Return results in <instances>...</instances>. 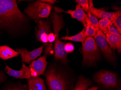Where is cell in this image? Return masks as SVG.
Instances as JSON below:
<instances>
[{
  "label": "cell",
  "instance_id": "obj_1",
  "mask_svg": "<svg viewBox=\"0 0 121 90\" xmlns=\"http://www.w3.org/2000/svg\"><path fill=\"white\" fill-rule=\"evenodd\" d=\"M28 21L27 16L18 8L16 0H0V29L18 32Z\"/></svg>",
  "mask_w": 121,
  "mask_h": 90
},
{
  "label": "cell",
  "instance_id": "obj_2",
  "mask_svg": "<svg viewBox=\"0 0 121 90\" xmlns=\"http://www.w3.org/2000/svg\"><path fill=\"white\" fill-rule=\"evenodd\" d=\"M51 19L53 24L55 40L54 41V57L56 59L59 60L64 64L67 62V53L65 51V44L60 41L59 38L60 31L64 27L63 17L58 13L53 12L51 15Z\"/></svg>",
  "mask_w": 121,
  "mask_h": 90
},
{
  "label": "cell",
  "instance_id": "obj_3",
  "mask_svg": "<svg viewBox=\"0 0 121 90\" xmlns=\"http://www.w3.org/2000/svg\"><path fill=\"white\" fill-rule=\"evenodd\" d=\"M82 51L83 64L92 65L99 59L100 57L98 47L93 36H87L82 43Z\"/></svg>",
  "mask_w": 121,
  "mask_h": 90
},
{
  "label": "cell",
  "instance_id": "obj_4",
  "mask_svg": "<svg viewBox=\"0 0 121 90\" xmlns=\"http://www.w3.org/2000/svg\"><path fill=\"white\" fill-rule=\"evenodd\" d=\"M52 5L37 0L28 4L24 12L35 22L41 19L47 18L50 15Z\"/></svg>",
  "mask_w": 121,
  "mask_h": 90
},
{
  "label": "cell",
  "instance_id": "obj_5",
  "mask_svg": "<svg viewBox=\"0 0 121 90\" xmlns=\"http://www.w3.org/2000/svg\"><path fill=\"white\" fill-rule=\"evenodd\" d=\"M46 80L50 90H66L65 77L54 68H51L45 74Z\"/></svg>",
  "mask_w": 121,
  "mask_h": 90
},
{
  "label": "cell",
  "instance_id": "obj_6",
  "mask_svg": "<svg viewBox=\"0 0 121 90\" xmlns=\"http://www.w3.org/2000/svg\"><path fill=\"white\" fill-rule=\"evenodd\" d=\"M36 26L35 29V37L37 41L41 42L45 49L48 44V35L52 32L51 22L47 20L41 19L35 22Z\"/></svg>",
  "mask_w": 121,
  "mask_h": 90
},
{
  "label": "cell",
  "instance_id": "obj_7",
  "mask_svg": "<svg viewBox=\"0 0 121 90\" xmlns=\"http://www.w3.org/2000/svg\"><path fill=\"white\" fill-rule=\"evenodd\" d=\"M94 38L98 47L103 53L105 59L110 62H114L116 58L111 48L107 42L106 35L99 29L97 31Z\"/></svg>",
  "mask_w": 121,
  "mask_h": 90
},
{
  "label": "cell",
  "instance_id": "obj_8",
  "mask_svg": "<svg viewBox=\"0 0 121 90\" xmlns=\"http://www.w3.org/2000/svg\"><path fill=\"white\" fill-rule=\"evenodd\" d=\"M94 78L96 82L107 88H117L118 85L117 75L110 71L100 70L95 75Z\"/></svg>",
  "mask_w": 121,
  "mask_h": 90
},
{
  "label": "cell",
  "instance_id": "obj_9",
  "mask_svg": "<svg viewBox=\"0 0 121 90\" xmlns=\"http://www.w3.org/2000/svg\"><path fill=\"white\" fill-rule=\"evenodd\" d=\"M47 55H44L32 62L29 66L31 78H37L43 74L47 65Z\"/></svg>",
  "mask_w": 121,
  "mask_h": 90
},
{
  "label": "cell",
  "instance_id": "obj_10",
  "mask_svg": "<svg viewBox=\"0 0 121 90\" xmlns=\"http://www.w3.org/2000/svg\"><path fill=\"white\" fill-rule=\"evenodd\" d=\"M54 9L57 13L64 12L70 15L71 18L76 19L81 22L84 25V28L85 27L87 22L89 20L87 14L78 4L76 5L75 9L74 11L69 9L67 11H65L63 9L56 7H54Z\"/></svg>",
  "mask_w": 121,
  "mask_h": 90
},
{
  "label": "cell",
  "instance_id": "obj_11",
  "mask_svg": "<svg viewBox=\"0 0 121 90\" xmlns=\"http://www.w3.org/2000/svg\"><path fill=\"white\" fill-rule=\"evenodd\" d=\"M43 48L44 46L43 45L31 51H28L25 48H17L16 52L21 55L22 61L23 63L29 64L41 55Z\"/></svg>",
  "mask_w": 121,
  "mask_h": 90
},
{
  "label": "cell",
  "instance_id": "obj_12",
  "mask_svg": "<svg viewBox=\"0 0 121 90\" xmlns=\"http://www.w3.org/2000/svg\"><path fill=\"white\" fill-rule=\"evenodd\" d=\"M5 71L9 75L13 78L19 79H28L31 78L30 71L29 67L25 65L24 63H22V68L20 70L13 69L6 64Z\"/></svg>",
  "mask_w": 121,
  "mask_h": 90
},
{
  "label": "cell",
  "instance_id": "obj_13",
  "mask_svg": "<svg viewBox=\"0 0 121 90\" xmlns=\"http://www.w3.org/2000/svg\"><path fill=\"white\" fill-rule=\"evenodd\" d=\"M89 1L91 13L97 19H108L111 20L113 18L115 14V12L106 11L104 8H96L93 7L92 0Z\"/></svg>",
  "mask_w": 121,
  "mask_h": 90
},
{
  "label": "cell",
  "instance_id": "obj_14",
  "mask_svg": "<svg viewBox=\"0 0 121 90\" xmlns=\"http://www.w3.org/2000/svg\"><path fill=\"white\" fill-rule=\"evenodd\" d=\"M106 35L107 42L111 48L113 50L117 49L119 54H120L121 52V36L109 34Z\"/></svg>",
  "mask_w": 121,
  "mask_h": 90
},
{
  "label": "cell",
  "instance_id": "obj_15",
  "mask_svg": "<svg viewBox=\"0 0 121 90\" xmlns=\"http://www.w3.org/2000/svg\"><path fill=\"white\" fill-rule=\"evenodd\" d=\"M27 80L28 90H47L44 80L39 76Z\"/></svg>",
  "mask_w": 121,
  "mask_h": 90
},
{
  "label": "cell",
  "instance_id": "obj_16",
  "mask_svg": "<svg viewBox=\"0 0 121 90\" xmlns=\"http://www.w3.org/2000/svg\"><path fill=\"white\" fill-rule=\"evenodd\" d=\"M19 53L7 46H0V58L4 60L9 59L19 55Z\"/></svg>",
  "mask_w": 121,
  "mask_h": 90
},
{
  "label": "cell",
  "instance_id": "obj_17",
  "mask_svg": "<svg viewBox=\"0 0 121 90\" xmlns=\"http://www.w3.org/2000/svg\"><path fill=\"white\" fill-rule=\"evenodd\" d=\"M91 84V82L90 80L82 76H80L79 77L75 88L73 90H87Z\"/></svg>",
  "mask_w": 121,
  "mask_h": 90
},
{
  "label": "cell",
  "instance_id": "obj_18",
  "mask_svg": "<svg viewBox=\"0 0 121 90\" xmlns=\"http://www.w3.org/2000/svg\"><path fill=\"white\" fill-rule=\"evenodd\" d=\"M85 28H84L80 32L74 35L69 36L68 35H67L66 36H63L62 38H60V40H70V41H74V42L82 43L85 39L84 36H85Z\"/></svg>",
  "mask_w": 121,
  "mask_h": 90
},
{
  "label": "cell",
  "instance_id": "obj_19",
  "mask_svg": "<svg viewBox=\"0 0 121 90\" xmlns=\"http://www.w3.org/2000/svg\"><path fill=\"white\" fill-rule=\"evenodd\" d=\"M112 23L121 34V12L119 10L115 12V14L111 20Z\"/></svg>",
  "mask_w": 121,
  "mask_h": 90
},
{
  "label": "cell",
  "instance_id": "obj_20",
  "mask_svg": "<svg viewBox=\"0 0 121 90\" xmlns=\"http://www.w3.org/2000/svg\"><path fill=\"white\" fill-rule=\"evenodd\" d=\"M85 28V30L84 36L85 39L87 36H94L98 30L91 23L89 20L87 22V25Z\"/></svg>",
  "mask_w": 121,
  "mask_h": 90
},
{
  "label": "cell",
  "instance_id": "obj_21",
  "mask_svg": "<svg viewBox=\"0 0 121 90\" xmlns=\"http://www.w3.org/2000/svg\"><path fill=\"white\" fill-rule=\"evenodd\" d=\"M111 20L108 19H103L99 21V28L105 35L108 34V27Z\"/></svg>",
  "mask_w": 121,
  "mask_h": 90
},
{
  "label": "cell",
  "instance_id": "obj_22",
  "mask_svg": "<svg viewBox=\"0 0 121 90\" xmlns=\"http://www.w3.org/2000/svg\"><path fill=\"white\" fill-rule=\"evenodd\" d=\"M75 2L79 5L87 13L90 9L89 1L88 0H76Z\"/></svg>",
  "mask_w": 121,
  "mask_h": 90
},
{
  "label": "cell",
  "instance_id": "obj_23",
  "mask_svg": "<svg viewBox=\"0 0 121 90\" xmlns=\"http://www.w3.org/2000/svg\"><path fill=\"white\" fill-rule=\"evenodd\" d=\"M87 15L91 23L97 29H99L98 26V20L96 17H95V16H94L91 13L90 8Z\"/></svg>",
  "mask_w": 121,
  "mask_h": 90
},
{
  "label": "cell",
  "instance_id": "obj_24",
  "mask_svg": "<svg viewBox=\"0 0 121 90\" xmlns=\"http://www.w3.org/2000/svg\"><path fill=\"white\" fill-rule=\"evenodd\" d=\"M108 34H114L117 35L121 36V34L117 30L116 27L114 26L112 22H111L109 24L108 27Z\"/></svg>",
  "mask_w": 121,
  "mask_h": 90
},
{
  "label": "cell",
  "instance_id": "obj_25",
  "mask_svg": "<svg viewBox=\"0 0 121 90\" xmlns=\"http://www.w3.org/2000/svg\"><path fill=\"white\" fill-rule=\"evenodd\" d=\"M65 51L66 53H71L74 50V47L73 44L70 43H68L65 44L64 46Z\"/></svg>",
  "mask_w": 121,
  "mask_h": 90
},
{
  "label": "cell",
  "instance_id": "obj_26",
  "mask_svg": "<svg viewBox=\"0 0 121 90\" xmlns=\"http://www.w3.org/2000/svg\"><path fill=\"white\" fill-rule=\"evenodd\" d=\"M7 79L6 76L2 71H0V84Z\"/></svg>",
  "mask_w": 121,
  "mask_h": 90
},
{
  "label": "cell",
  "instance_id": "obj_27",
  "mask_svg": "<svg viewBox=\"0 0 121 90\" xmlns=\"http://www.w3.org/2000/svg\"><path fill=\"white\" fill-rule=\"evenodd\" d=\"M40 1L42 2L45 3L52 5L57 2V0H40Z\"/></svg>",
  "mask_w": 121,
  "mask_h": 90
},
{
  "label": "cell",
  "instance_id": "obj_28",
  "mask_svg": "<svg viewBox=\"0 0 121 90\" xmlns=\"http://www.w3.org/2000/svg\"><path fill=\"white\" fill-rule=\"evenodd\" d=\"M5 90H23V89L18 87H8L5 89Z\"/></svg>",
  "mask_w": 121,
  "mask_h": 90
},
{
  "label": "cell",
  "instance_id": "obj_29",
  "mask_svg": "<svg viewBox=\"0 0 121 90\" xmlns=\"http://www.w3.org/2000/svg\"><path fill=\"white\" fill-rule=\"evenodd\" d=\"M98 87L97 86H93L90 88L88 89L87 90H98Z\"/></svg>",
  "mask_w": 121,
  "mask_h": 90
},
{
  "label": "cell",
  "instance_id": "obj_30",
  "mask_svg": "<svg viewBox=\"0 0 121 90\" xmlns=\"http://www.w3.org/2000/svg\"></svg>",
  "mask_w": 121,
  "mask_h": 90
},
{
  "label": "cell",
  "instance_id": "obj_31",
  "mask_svg": "<svg viewBox=\"0 0 121 90\" xmlns=\"http://www.w3.org/2000/svg\"><path fill=\"white\" fill-rule=\"evenodd\" d=\"M73 90V89H71V90Z\"/></svg>",
  "mask_w": 121,
  "mask_h": 90
},
{
  "label": "cell",
  "instance_id": "obj_32",
  "mask_svg": "<svg viewBox=\"0 0 121 90\" xmlns=\"http://www.w3.org/2000/svg\"></svg>",
  "mask_w": 121,
  "mask_h": 90
}]
</instances>
